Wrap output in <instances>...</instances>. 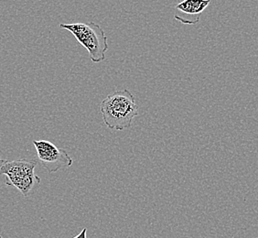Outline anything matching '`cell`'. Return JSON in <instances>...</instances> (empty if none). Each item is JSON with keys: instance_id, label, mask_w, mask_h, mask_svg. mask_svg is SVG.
Returning a JSON list of instances; mask_svg holds the SVG:
<instances>
[{"instance_id": "1", "label": "cell", "mask_w": 258, "mask_h": 238, "mask_svg": "<svg viewBox=\"0 0 258 238\" xmlns=\"http://www.w3.org/2000/svg\"><path fill=\"white\" fill-rule=\"evenodd\" d=\"M100 110L105 126L119 131L130 129L139 114V105L134 94L126 89L108 94L101 102Z\"/></svg>"}, {"instance_id": "2", "label": "cell", "mask_w": 258, "mask_h": 238, "mask_svg": "<svg viewBox=\"0 0 258 238\" xmlns=\"http://www.w3.org/2000/svg\"><path fill=\"white\" fill-rule=\"evenodd\" d=\"M60 29L70 31L75 39L89 52L90 59L95 63H102L105 60V52L108 50L107 37L101 26L95 22L60 23Z\"/></svg>"}, {"instance_id": "3", "label": "cell", "mask_w": 258, "mask_h": 238, "mask_svg": "<svg viewBox=\"0 0 258 238\" xmlns=\"http://www.w3.org/2000/svg\"><path fill=\"white\" fill-rule=\"evenodd\" d=\"M38 160L20 159L12 161L1 160L0 174L6 176V185L15 187L25 197L40 184V178L35 174Z\"/></svg>"}, {"instance_id": "4", "label": "cell", "mask_w": 258, "mask_h": 238, "mask_svg": "<svg viewBox=\"0 0 258 238\" xmlns=\"http://www.w3.org/2000/svg\"><path fill=\"white\" fill-rule=\"evenodd\" d=\"M38 160L50 173L70 168L74 160L65 149H59L48 140H33Z\"/></svg>"}, {"instance_id": "5", "label": "cell", "mask_w": 258, "mask_h": 238, "mask_svg": "<svg viewBox=\"0 0 258 238\" xmlns=\"http://www.w3.org/2000/svg\"><path fill=\"white\" fill-rule=\"evenodd\" d=\"M211 0H183L176 6V10L186 15L196 16L200 19V15L210 5Z\"/></svg>"}, {"instance_id": "6", "label": "cell", "mask_w": 258, "mask_h": 238, "mask_svg": "<svg viewBox=\"0 0 258 238\" xmlns=\"http://www.w3.org/2000/svg\"><path fill=\"white\" fill-rule=\"evenodd\" d=\"M74 238H87V229H83V230L81 231V233H80L79 234H77V235H75Z\"/></svg>"}, {"instance_id": "7", "label": "cell", "mask_w": 258, "mask_h": 238, "mask_svg": "<svg viewBox=\"0 0 258 238\" xmlns=\"http://www.w3.org/2000/svg\"><path fill=\"white\" fill-rule=\"evenodd\" d=\"M0 238H3V237H2V236H1V235H0Z\"/></svg>"}, {"instance_id": "8", "label": "cell", "mask_w": 258, "mask_h": 238, "mask_svg": "<svg viewBox=\"0 0 258 238\" xmlns=\"http://www.w3.org/2000/svg\"><path fill=\"white\" fill-rule=\"evenodd\" d=\"M0 160H1V159H0Z\"/></svg>"}]
</instances>
